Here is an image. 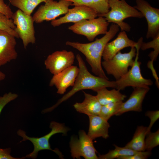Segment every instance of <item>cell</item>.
<instances>
[{
    "mask_svg": "<svg viewBox=\"0 0 159 159\" xmlns=\"http://www.w3.org/2000/svg\"><path fill=\"white\" fill-rule=\"evenodd\" d=\"M11 19L16 26L14 30L21 39L24 48L30 43H35L34 21L32 16L19 9L13 13Z\"/></svg>",
    "mask_w": 159,
    "mask_h": 159,
    "instance_id": "cell-9",
    "label": "cell"
},
{
    "mask_svg": "<svg viewBox=\"0 0 159 159\" xmlns=\"http://www.w3.org/2000/svg\"><path fill=\"white\" fill-rule=\"evenodd\" d=\"M47 0H9L13 6L19 9L26 14L31 15L35 8L43 2Z\"/></svg>",
    "mask_w": 159,
    "mask_h": 159,
    "instance_id": "cell-22",
    "label": "cell"
},
{
    "mask_svg": "<svg viewBox=\"0 0 159 159\" xmlns=\"http://www.w3.org/2000/svg\"><path fill=\"white\" fill-rule=\"evenodd\" d=\"M147 128V127L143 126H138L132 139L125 147L136 151H145V138Z\"/></svg>",
    "mask_w": 159,
    "mask_h": 159,
    "instance_id": "cell-21",
    "label": "cell"
},
{
    "mask_svg": "<svg viewBox=\"0 0 159 159\" xmlns=\"http://www.w3.org/2000/svg\"><path fill=\"white\" fill-rule=\"evenodd\" d=\"M134 7L145 17L148 24L147 38H154L159 33V9L151 6L144 0H136Z\"/></svg>",
    "mask_w": 159,
    "mask_h": 159,
    "instance_id": "cell-13",
    "label": "cell"
},
{
    "mask_svg": "<svg viewBox=\"0 0 159 159\" xmlns=\"http://www.w3.org/2000/svg\"><path fill=\"white\" fill-rule=\"evenodd\" d=\"M98 16L97 12L92 8L83 5L76 6L69 9L64 16L52 21L51 24L54 27L65 23H75L83 20L93 19Z\"/></svg>",
    "mask_w": 159,
    "mask_h": 159,
    "instance_id": "cell-12",
    "label": "cell"
},
{
    "mask_svg": "<svg viewBox=\"0 0 159 159\" xmlns=\"http://www.w3.org/2000/svg\"><path fill=\"white\" fill-rule=\"evenodd\" d=\"M15 28L12 19L0 12V30L5 31L16 38H19L18 35L14 30Z\"/></svg>",
    "mask_w": 159,
    "mask_h": 159,
    "instance_id": "cell-26",
    "label": "cell"
},
{
    "mask_svg": "<svg viewBox=\"0 0 159 159\" xmlns=\"http://www.w3.org/2000/svg\"><path fill=\"white\" fill-rule=\"evenodd\" d=\"M119 31V26L112 23L109 31L104 36L100 39L96 38L94 41L83 43L67 41L65 44L77 49L85 56L94 74L109 80L102 68L101 59L106 44L114 37Z\"/></svg>",
    "mask_w": 159,
    "mask_h": 159,
    "instance_id": "cell-1",
    "label": "cell"
},
{
    "mask_svg": "<svg viewBox=\"0 0 159 159\" xmlns=\"http://www.w3.org/2000/svg\"><path fill=\"white\" fill-rule=\"evenodd\" d=\"M11 148H8L5 149L0 148V159H23L25 158V157L21 158L14 157L11 155Z\"/></svg>",
    "mask_w": 159,
    "mask_h": 159,
    "instance_id": "cell-33",
    "label": "cell"
},
{
    "mask_svg": "<svg viewBox=\"0 0 159 159\" xmlns=\"http://www.w3.org/2000/svg\"><path fill=\"white\" fill-rule=\"evenodd\" d=\"M123 102H116L102 105L99 115L108 121L112 116L115 115L120 109Z\"/></svg>",
    "mask_w": 159,
    "mask_h": 159,
    "instance_id": "cell-24",
    "label": "cell"
},
{
    "mask_svg": "<svg viewBox=\"0 0 159 159\" xmlns=\"http://www.w3.org/2000/svg\"><path fill=\"white\" fill-rule=\"evenodd\" d=\"M145 115L148 117L150 119V122L149 125L147 127V134L150 132L151 127L159 118V111H147Z\"/></svg>",
    "mask_w": 159,
    "mask_h": 159,
    "instance_id": "cell-30",
    "label": "cell"
},
{
    "mask_svg": "<svg viewBox=\"0 0 159 159\" xmlns=\"http://www.w3.org/2000/svg\"><path fill=\"white\" fill-rule=\"evenodd\" d=\"M89 126L87 135L92 140L102 137L106 139L109 137L110 125L106 120L99 115L88 116Z\"/></svg>",
    "mask_w": 159,
    "mask_h": 159,
    "instance_id": "cell-18",
    "label": "cell"
},
{
    "mask_svg": "<svg viewBox=\"0 0 159 159\" xmlns=\"http://www.w3.org/2000/svg\"><path fill=\"white\" fill-rule=\"evenodd\" d=\"M84 19L74 23L68 29L78 34L84 35L90 41H93L97 35L107 32L108 23L103 17Z\"/></svg>",
    "mask_w": 159,
    "mask_h": 159,
    "instance_id": "cell-7",
    "label": "cell"
},
{
    "mask_svg": "<svg viewBox=\"0 0 159 159\" xmlns=\"http://www.w3.org/2000/svg\"><path fill=\"white\" fill-rule=\"evenodd\" d=\"M6 77V74L0 70V80H4Z\"/></svg>",
    "mask_w": 159,
    "mask_h": 159,
    "instance_id": "cell-35",
    "label": "cell"
},
{
    "mask_svg": "<svg viewBox=\"0 0 159 159\" xmlns=\"http://www.w3.org/2000/svg\"><path fill=\"white\" fill-rule=\"evenodd\" d=\"M79 72V68L72 65L61 72L53 75L49 83L50 87L54 86L57 88V93L62 95L69 87H73Z\"/></svg>",
    "mask_w": 159,
    "mask_h": 159,
    "instance_id": "cell-14",
    "label": "cell"
},
{
    "mask_svg": "<svg viewBox=\"0 0 159 159\" xmlns=\"http://www.w3.org/2000/svg\"><path fill=\"white\" fill-rule=\"evenodd\" d=\"M143 40L142 37H141L137 42L135 47L136 51L135 57L131 68L119 79L115 81L116 89L120 91L129 86L133 88L147 87L153 85V82L151 80L145 79L142 76L140 69L141 62L138 61L139 49Z\"/></svg>",
    "mask_w": 159,
    "mask_h": 159,
    "instance_id": "cell-5",
    "label": "cell"
},
{
    "mask_svg": "<svg viewBox=\"0 0 159 159\" xmlns=\"http://www.w3.org/2000/svg\"><path fill=\"white\" fill-rule=\"evenodd\" d=\"M151 154L150 151H140L132 155L121 157L119 159H146L150 156Z\"/></svg>",
    "mask_w": 159,
    "mask_h": 159,
    "instance_id": "cell-31",
    "label": "cell"
},
{
    "mask_svg": "<svg viewBox=\"0 0 159 159\" xmlns=\"http://www.w3.org/2000/svg\"><path fill=\"white\" fill-rule=\"evenodd\" d=\"M1 81L0 80V82H1Z\"/></svg>",
    "mask_w": 159,
    "mask_h": 159,
    "instance_id": "cell-36",
    "label": "cell"
},
{
    "mask_svg": "<svg viewBox=\"0 0 159 159\" xmlns=\"http://www.w3.org/2000/svg\"><path fill=\"white\" fill-rule=\"evenodd\" d=\"M137 42L130 39L125 31H122L114 40L108 42L104 48L102 57L104 60L112 58L118 52L128 47H135Z\"/></svg>",
    "mask_w": 159,
    "mask_h": 159,
    "instance_id": "cell-16",
    "label": "cell"
},
{
    "mask_svg": "<svg viewBox=\"0 0 159 159\" xmlns=\"http://www.w3.org/2000/svg\"><path fill=\"white\" fill-rule=\"evenodd\" d=\"M108 4L110 10L99 16L104 17L108 23L117 25L121 31L128 32L130 30L129 25L123 21L125 19L144 17L140 11L129 5L125 0H108Z\"/></svg>",
    "mask_w": 159,
    "mask_h": 159,
    "instance_id": "cell-3",
    "label": "cell"
},
{
    "mask_svg": "<svg viewBox=\"0 0 159 159\" xmlns=\"http://www.w3.org/2000/svg\"><path fill=\"white\" fill-rule=\"evenodd\" d=\"M128 99L123 102L119 110L115 114L119 116L129 111L140 112L142 111L143 102L150 90L149 87H135Z\"/></svg>",
    "mask_w": 159,
    "mask_h": 159,
    "instance_id": "cell-17",
    "label": "cell"
},
{
    "mask_svg": "<svg viewBox=\"0 0 159 159\" xmlns=\"http://www.w3.org/2000/svg\"><path fill=\"white\" fill-rule=\"evenodd\" d=\"M0 12L9 19H11L13 14L11 8L5 3L4 0H0Z\"/></svg>",
    "mask_w": 159,
    "mask_h": 159,
    "instance_id": "cell-32",
    "label": "cell"
},
{
    "mask_svg": "<svg viewBox=\"0 0 159 159\" xmlns=\"http://www.w3.org/2000/svg\"><path fill=\"white\" fill-rule=\"evenodd\" d=\"M115 148L110 150L106 154L100 155L98 159H113L119 158L121 157L132 155L138 153L136 151L125 147H121L114 145Z\"/></svg>",
    "mask_w": 159,
    "mask_h": 159,
    "instance_id": "cell-23",
    "label": "cell"
},
{
    "mask_svg": "<svg viewBox=\"0 0 159 159\" xmlns=\"http://www.w3.org/2000/svg\"><path fill=\"white\" fill-rule=\"evenodd\" d=\"M96 92V96L102 105L109 103L123 101L126 96L121 93L120 90L115 88L111 90H107V87L101 88Z\"/></svg>",
    "mask_w": 159,
    "mask_h": 159,
    "instance_id": "cell-20",
    "label": "cell"
},
{
    "mask_svg": "<svg viewBox=\"0 0 159 159\" xmlns=\"http://www.w3.org/2000/svg\"><path fill=\"white\" fill-rule=\"evenodd\" d=\"M145 139V149L147 151H150L155 147L159 145V130L156 131L148 133Z\"/></svg>",
    "mask_w": 159,
    "mask_h": 159,
    "instance_id": "cell-27",
    "label": "cell"
},
{
    "mask_svg": "<svg viewBox=\"0 0 159 159\" xmlns=\"http://www.w3.org/2000/svg\"><path fill=\"white\" fill-rule=\"evenodd\" d=\"M15 38L7 32L0 30V67L17 58Z\"/></svg>",
    "mask_w": 159,
    "mask_h": 159,
    "instance_id": "cell-15",
    "label": "cell"
},
{
    "mask_svg": "<svg viewBox=\"0 0 159 159\" xmlns=\"http://www.w3.org/2000/svg\"><path fill=\"white\" fill-rule=\"evenodd\" d=\"M93 8L100 15L107 13L110 10L108 0H93Z\"/></svg>",
    "mask_w": 159,
    "mask_h": 159,
    "instance_id": "cell-28",
    "label": "cell"
},
{
    "mask_svg": "<svg viewBox=\"0 0 159 159\" xmlns=\"http://www.w3.org/2000/svg\"><path fill=\"white\" fill-rule=\"evenodd\" d=\"M85 96L83 101L76 102L73 106L78 112L89 116L99 115L102 105L96 96L92 95L83 91Z\"/></svg>",
    "mask_w": 159,
    "mask_h": 159,
    "instance_id": "cell-19",
    "label": "cell"
},
{
    "mask_svg": "<svg viewBox=\"0 0 159 159\" xmlns=\"http://www.w3.org/2000/svg\"><path fill=\"white\" fill-rule=\"evenodd\" d=\"M79 138L72 136L69 142L71 156L74 159H98L92 140L83 130L79 132Z\"/></svg>",
    "mask_w": 159,
    "mask_h": 159,
    "instance_id": "cell-10",
    "label": "cell"
},
{
    "mask_svg": "<svg viewBox=\"0 0 159 159\" xmlns=\"http://www.w3.org/2000/svg\"><path fill=\"white\" fill-rule=\"evenodd\" d=\"M17 94L9 92L0 96V114L4 107L9 102L16 99Z\"/></svg>",
    "mask_w": 159,
    "mask_h": 159,
    "instance_id": "cell-29",
    "label": "cell"
},
{
    "mask_svg": "<svg viewBox=\"0 0 159 159\" xmlns=\"http://www.w3.org/2000/svg\"><path fill=\"white\" fill-rule=\"evenodd\" d=\"M153 39L148 42L145 43L142 42L141 44L140 49L143 50H145L150 48L154 49L148 55L152 62L155 61L159 53V33Z\"/></svg>",
    "mask_w": 159,
    "mask_h": 159,
    "instance_id": "cell-25",
    "label": "cell"
},
{
    "mask_svg": "<svg viewBox=\"0 0 159 159\" xmlns=\"http://www.w3.org/2000/svg\"><path fill=\"white\" fill-rule=\"evenodd\" d=\"M49 127L51 129V131L47 134L39 138L30 137L27 136L25 131L19 129L17 131V135L22 138L20 143L29 140L31 141L34 146V150L31 153L27 154L26 158L36 159L38 155L39 152L43 150H49L54 152L61 159H63V155L58 149H52L50 147L49 140L53 135L61 133L65 135L69 129L64 124L53 121L50 124Z\"/></svg>",
    "mask_w": 159,
    "mask_h": 159,
    "instance_id": "cell-4",
    "label": "cell"
},
{
    "mask_svg": "<svg viewBox=\"0 0 159 159\" xmlns=\"http://www.w3.org/2000/svg\"><path fill=\"white\" fill-rule=\"evenodd\" d=\"M76 58L79 65V72L72 89L59 99L52 106L44 110L42 113L51 112L62 102L67 100L78 91L84 90H91L94 92L102 87L116 89L115 81L109 80L91 74L88 71L85 62L79 54Z\"/></svg>",
    "mask_w": 159,
    "mask_h": 159,
    "instance_id": "cell-2",
    "label": "cell"
},
{
    "mask_svg": "<svg viewBox=\"0 0 159 159\" xmlns=\"http://www.w3.org/2000/svg\"><path fill=\"white\" fill-rule=\"evenodd\" d=\"M136 54L135 47H131L127 53L119 52L111 59L102 61V67L108 74L112 75L117 80L127 72L129 67L132 66Z\"/></svg>",
    "mask_w": 159,
    "mask_h": 159,
    "instance_id": "cell-6",
    "label": "cell"
},
{
    "mask_svg": "<svg viewBox=\"0 0 159 159\" xmlns=\"http://www.w3.org/2000/svg\"><path fill=\"white\" fill-rule=\"evenodd\" d=\"M75 57L72 51H56L48 56L44 64L46 68L54 75L72 65Z\"/></svg>",
    "mask_w": 159,
    "mask_h": 159,
    "instance_id": "cell-11",
    "label": "cell"
},
{
    "mask_svg": "<svg viewBox=\"0 0 159 159\" xmlns=\"http://www.w3.org/2000/svg\"><path fill=\"white\" fill-rule=\"evenodd\" d=\"M72 2L71 6L83 5L93 8V0H70Z\"/></svg>",
    "mask_w": 159,
    "mask_h": 159,
    "instance_id": "cell-34",
    "label": "cell"
},
{
    "mask_svg": "<svg viewBox=\"0 0 159 159\" xmlns=\"http://www.w3.org/2000/svg\"><path fill=\"white\" fill-rule=\"evenodd\" d=\"M45 3L39 7L32 16L34 22L37 23L52 21L60 15L65 14L72 4L70 0H60L58 1L47 0Z\"/></svg>",
    "mask_w": 159,
    "mask_h": 159,
    "instance_id": "cell-8",
    "label": "cell"
}]
</instances>
